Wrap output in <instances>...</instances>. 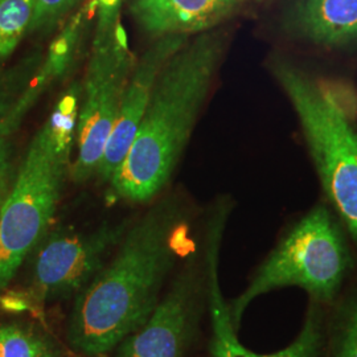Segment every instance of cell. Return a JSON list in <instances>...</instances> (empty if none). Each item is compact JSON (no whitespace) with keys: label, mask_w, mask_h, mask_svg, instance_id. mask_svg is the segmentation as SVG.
I'll return each mask as SVG.
<instances>
[{"label":"cell","mask_w":357,"mask_h":357,"mask_svg":"<svg viewBox=\"0 0 357 357\" xmlns=\"http://www.w3.org/2000/svg\"><path fill=\"white\" fill-rule=\"evenodd\" d=\"M188 248V227L178 202L168 197L150 208L77 295L66 331L70 347L89 356L116 348L150 317L167 277Z\"/></svg>","instance_id":"cell-1"},{"label":"cell","mask_w":357,"mask_h":357,"mask_svg":"<svg viewBox=\"0 0 357 357\" xmlns=\"http://www.w3.org/2000/svg\"><path fill=\"white\" fill-rule=\"evenodd\" d=\"M216 32L188 40L163 66L123 163L109 181L114 196L147 203L172 178L222 60Z\"/></svg>","instance_id":"cell-2"},{"label":"cell","mask_w":357,"mask_h":357,"mask_svg":"<svg viewBox=\"0 0 357 357\" xmlns=\"http://www.w3.org/2000/svg\"><path fill=\"white\" fill-rule=\"evenodd\" d=\"M82 85L73 82L31 142L0 209V291L47 234L70 175Z\"/></svg>","instance_id":"cell-3"},{"label":"cell","mask_w":357,"mask_h":357,"mask_svg":"<svg viewBox=\"0 0 357 357\" xmlns=\"http://www.w3.org/2000/svg\"><path fill=\"white\" fill-rule=\"evenodd\" d=\"M354 268L344 234L330 209L317 205L299 218L255 270L246 289L228 305L233 328L261 295L284 289L305 290L311 302L333 306Z\"/></svg>","instance_id":"cell-4"},{"label":"cell","mask_w":357,"mask_h":357,"mask_svg":"<svg viewBox=\"0 0 357 357\" xmlns=\"http://www.w3.org/2000/svg\"><path fill=\"white\" fill-rule=\"evenodd\" d=\"M299 118L321 187L357 243V132L327 90L289 63L273 66Z\"/></svg>","instance_id":"cell-5"},{"label":"cell","mask_w":357,"mask_h":357,"mask_svg":"<svg viewBox=\"0 0 357 357\" xmlns=\"http://www.w3.org/2000/svg\"><path fill=\"white\" fill-rule=\"evenodd\" d=\"M96 3L97 26L82 84L77 119V153L70 167V178L76 183L97 176L135 64L121 24L122 0H96Z\"/></svg>","instance_id":"cell-6"},{"label":"cell","mask_w":357,"mask_h":357,"mask_svg":"<svg viewBox=\"0 0 357 357\" xmlns=\"http://www.w3.org/2000/svg\"><path fill=\"white\" fill-rule=\"evenodd\" d=\"M128 228V221H122L105 222L90 231H47L33 264L32 298L50 302L77 296L107 262Z\"/></svg>","instance_id":"cell-7"},{"label":"cell","mask_w":357,"mask_h":357,"mask_svg":"<svg viewBox=\"0 0 357 357\" xmlns=\"http://www.w3.org/2000/svg\"><path fill=\"white\" fill-rule=\"evenodd\" d=\"M208 294L205 274L195 265L180 271L150 317L116 347V357H185Z\"/></svg>","instance_id":"cell-8"},{"label":"cell","mask_w":357,"mask_h":357,"mask_svg":"<svg viewBox=\"0 0 357 357\" xmlns=\"http://www.w3.org/2000/svg\"><path fill=\"white\" fill-rule=\"evenodd\" d=\"M190 40L188 36L168 35L155 40L153 45L135 61L122 96L114 128L107 141L97 176L110 181L123 163L146 113L155 82L171 56Z\"/></svg>","instance_id":"cell-9"},{"label":"cell","mask_w":357,"mask_h":357,"mask_svg":"<svg viewBox=\"0 0 357 357\" xmlns=\"http://www.w3.org/2000/svg\"><path fill=\"white\" fill-rule=\"evenodd\" d=\"M220 229H216L206 258V283L208 305L212 318L213 336L211 352L213 357H323L326 354L328 327L326 321L324 306L311 302L307 310L303 327L293 343L275 354H255L243 347L230 321L228 305L222 298L218 282V241Z\"/></svg>","instance_id":"cell-10"},{"label":"cell","mask_w":357,"mask_h":357,"mask_svg":"<svg viewBox=\"0 0 357 357\" xmlns=\"http://www.w3.org/2000/svg\"><path fill=\"white\" fill-rule=\"evenodd\" d=\"M243 0H130L138 26L156 38L209 32L237 13Z\"/></svg>","instance_id":"cell-11"},{"label":"cell","mask_w":357,"mask_h":357,"mask_svg":"<svg viewBox=\"0 0 357 357\" xmlns=\"http://www.w3.org/2000/svg\"><path fill=\"white\" fill-rule=\"evenodd\" d=\"M294 29L308 41L336 48L357 41V0H299Z\"/></svg>","instance_id":"cell-12"},{"label":"cell","mask_w":357,"mask_h":357,"mask_svg":"<svg viewBox=\"0 0 357 357\" xmlns=\"http://www.w3.org/2000/svg\"><path fill=\"white\" fill-rule=\"evenodd\" d=\"M335 305L327 333L328 357H357V286Z\"/></svg>","instance_id":"cell-13"},{"label":"cell","mask_w":357,"mask_h":357,"mask_svg":"<svg viewBox=\"0 0 357 357\" xmlns=\"http://www.w3.org/2000/svg\"><path fill=\"white\" fill-rule=\"evenodd\" d=\"M50 339L17 324L0 326V357H61Z\"/></svg>","instance_id":"cell-14"},{"label":"cell","mask_w":357,"mask_h":357,"mask_svg":"<svg viewBox=\"0 0 357 357\" xmlns=\"http://www.w3.org/2000/svg\"><path fill=\"white\" fill-rule=\"evenodd\" d=\"M35 0H0V60L8 57L29 31Z\"/></svg>","instance_id":"cell-15"},{"label":"cell","mask_w":357,"mask_h":357,"mask_svg":"<svg viewBox=\"0 0 357 357\" xmlns=\"http://www.w3.org/2000/svg\"><path fill=\"white\" fill-rule=\"evenodd\" d=\"M81 0H35L29 32L50 31L73 11Z\"/></svg>","instance_id":"cell-16"},{"label":"cell","mask_w":357,"mask_h":357,"mask_svg":"<svg viewBox=\"0 0 357 357\" xmlns=\"http://www.w3.org/2000/svg\"><path fill=\"white\" fill-rule=\"evenodd\" d=\"M8 137L0 138V209L4 204L10 190L13 187V166H11V147Z\"/></svg>","instance_id":"cell-17"},{"label":"cell","mask_w":357,"mask_h":357,"mask_svg":"<svg viewBox=\"0 0 357 357\" xmlns=\"http://www.w3.org/2000/svg\"><path fill=\"white\" fill-rule=\"evenodd\" d=\"M17 98L13 100V93L6 89H0V121L10 113Z\"/></svg>","instance_id":"cell-18"}]
</instances>
